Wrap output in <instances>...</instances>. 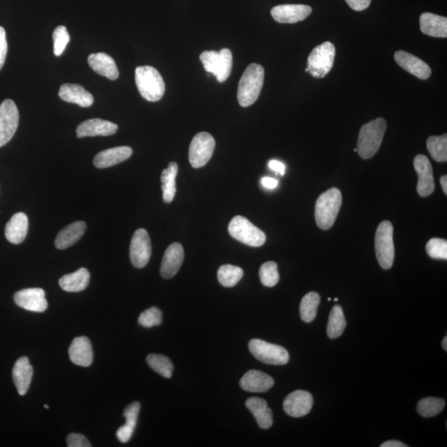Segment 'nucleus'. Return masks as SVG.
Segmentation results:
<instances>
[{"label":"nucleus","instance_id":"1","mask_svg":"<svg viewBox=\"0 0 447 447\" xmlns=\"http://www.w3.org/2000/svg\"><path fill=\"white\" fill-rule=\"evenodd\" d=\"M264 82L263 66L252 63L248 66L238 86L237 98L242 107H248L259 99Z\"/></svg>","mask_w":447,"mask_h":447},{"label":"nucleus","instance_id":"2","mask_svg":"<svg viewBox=\"0 0 447 447\" xmlns=\"http://www.w3.org/2000/svg\"><path fill=\"white\" fill-rule=\"evenodd\" d=\"M387 123L378 118L365 123L361 128L357 142V152L362 158H373L382 144Z\"/></svg>","mask_w":447,"mask_h":447},{"label":"nucleus","instance_id":"3","mask_svg":"<svg viewBox=\"0 0 447 447\" xmlns=\"http://www.w3.org/2000/svg\"><path fill=\"white\" fill-rule=\"evenodd\" d=\"M136 86L140 95L150 103H156L165 93V83L158 70L150 66H139L135 70Z\"/></svg>","mask_w":447,"mask_h":447},{"label":"nucleus","instance_id":"4","mask_svg":"<svg viewBox=\"0 0 447 447\" xmlns=\"http://www.w3.org/2000/svg\"><path fill=\"white\" fill-rule=\"evenodd\" d=\"M342 204V195L338 188H331L318 197L315 209L317 227L327 230L333 227Z\"/></svg>","mask_w":447,"mask_h":447},{"label":"nucleus","instance_id":"5","mask_svg":"<svg viewBox=\"0 0 447 447\" xmlns=\"http://www.w3.org/2000/svg\"><path fill=\"white\" fill-rule=\"evenodd\" d=\"M393 228L391 221L380 223L375 234V252L378 262L384 269L391 268L395 249L393 240Z\"/></svg>","mask_w":447,"mask_h":447},{"label":"nucleus","instance_id":"6","mask_svg":"<svg viewBox=\"0 0 447 447\" xmlns=\"http://www.w3.org/2000/svg\"><path fill=\"white\" fill-rule=\"evenodd\" d=\"M335 47L333 43L325 42L310 53L306 72L313 77L324 78L333 68Z\"/></svg>","mask_w":447,"mask_h":447},{"label":"nucleus","instance_id":"7","mask_svg":"<svg viewBox=\"0 0 447 447\" xmlns=\"http://www.w3.org/2000/svg\"><path fill=\"white\" fill-rule=\"evenodd\" d=\"M228 229L230 236L249 246L260 247L266 241V236L262 230L241 215L234 216Z\"/></svg>","mask_w":447,"mask_h":447},{"label":"nucleus","instance_id":"8","mask_svg":"<svg viewBox=\"0 0 447 447\" xmlns=\"http://www.w3.org/2000/svg\"><path fill=\"white\" fill-rule=\"evenodd\" d=\"M249 349L252 355L264 364L283 365L289 361V354L285 348L263 340H251Z\"/></svg>","mask_w":447,"mask_h":447},{"label":"nucleus","instance_id":"9","mask_svg":"<svg viewBox=\"0 0 447 447\" xmlns=\"http://www.w3.org/2000/svg\"><path fill=\"white\" fill-rule=\"evenodd\" d=\"M215 141L206 132H199L194 137L189 149V161L194 168L204 167L213 155Z\"/></svg>","mask_w":447,"mask_h":447},{"label":"nucleus","instance_id":"10","mask_svg":"<svg viewBox=\"0 0 447 447\" xmlns=\"http://www.w3.org/2000/svg\"><path fill=\"white\" fill-rule=\"evenodd\" d=\"M20 122V113L12 100L0 104V148L6 145L15 135Z\"/></svg>","mask_w":447,"mask_h":447},{"label":"nucleus","instance_id":"11","mask_svg":"<svg viewBox=\"0 0 447 447\" xmlns=\"http://www.w3.org/2000/svg\"><path fill=\"white\" fill-rule=\"evenodd\" d=\"M151 254V241L147 230L137 229L132 237L130 248L132 264L137 268H144L149 264Z\"/></svg>","mask_w":447,"mask_h":447},{"label":"nucleus","instance_id":"12","mask_svg":"<svg viewBox=\"0 0 447 447\" xmlns=\"http://www.w3.org/2000/svg\"><path fill=\"white\" fill-rule=\"evenodd\" d=\"M414 166L418 175L417 191L422 197L430 196L435 190V181L432 175L430 161L425 155H418L414 160Z\"/></svg>","mask_w":447,"mask_h":447},{"label":"nucleus","instance_id":"13","mask_svg":"<svg viewBox=\"0 0 447 447\" xmlns=\"http://www.w3.org/2000/svg\"><path fill=\"white\" fill-rule=\"evenodd\" d=\"M312 7L305 4H282L272 8L273 20L280 24H296L311 15Z\"/></svg>","mask_w":447,"mask_h":447},{"label":"nucleus","instance_id":"14","mask_svg":"<svg viewBox=\"0 0 447 447\" xmlns=\"http://www.w3.org/2000/svg\"><path fill=\"white\" fill-rule=\"evenodd\" d=\"M313 397L311 393L304 391H296L287 395L283 402V409L293 418H302L311 411Z\"/></svg>","mask_w":447,"mask_h":447},{"label":"nucleus","instance_id":"15","mask_svg":"<svg viewBox=\"0 0 447 447\" xmlns=\"http://www.w3.org/2000/svg\"><path fill=\"white\" fill-rule=\"evenodd\" d=\"M15 302L17 306L33 312H45L48 307L45 291L38 287L17 291Z\"/></svg>","mask_w":447,"mask_h":447},{"label":"nucleus","instance_id":"16","mask_svg":"<svg viewBox=\"0 0 447 447\" xmlns=\"http://www.w3.org/2000/svg\"><path fill=\"white\" fill-rule=\"evenodd\" d=\"M184 260V250L180 243L168 246L162 260L160 273L166 280L174 278L179 273Z\"/></svg>","mask_w":447,"mask_h":447},{"label":"nucleus","instance_id":"17","mask_svg":"<svg viewBox=\"0 0 447 447\" xmlns=\"http://www.w3.org/2000/svg\"><path fill=\"white\" fill-rule=\"evenodd\" d=\"M395 59L398 66L407 72L421 79L431 77L432 69L425 61L411 53L404 51H397Z\"/></svg>","mask_w":447,"mask_h":447},{"label":"nucleus","instance_id":"18","mask_svg":"<svg viewBox=\"0 0 447 447\" xmlns=\"http://www.w3.org/2000/svg\"><path fill=\"white\" fill-rule=\"evenodd\" d=\"M118 130V126L101 119H91L84 121L77 128L79 139L86 137L110 136Z\"/></svg>","mask_w":447,"mask_h":447},{"label":"nucleus","instance_id":"19","mask_svg":"<svg viewBox=\"0 0 447 447\" xmlns=\"http://www.w3.org/2000/svg\"><path fill=\"white\" fill-rule=\"evenodd\" d=\"M60 98L66 103L77 104L81 107H90L94 103V97L78 84H63L59 92Z\"/></svg>","mask_w":447,"mask_h":447},{"label":"nucleus","instance_id":"20","mask_svg":"<svg viewBox=\"0 0 447 447\" xmlns=\"http://www.w3.org/2000/svg\"><path fill=\"white\" fill-rule=\"evenodd\" d=\"M240 384L245 391L265 393L273 386L274 380L271 376L262 371L252 370L243 376Z\"/></svg>","mask_w":447,"mask_h":447},{"label":"nucleus","instance_id":"21","mask_svg":"<svg viewBox=\"0 0 447 447\" xmlns=\"http://www.w3.org/2000/svg\"><path fill=\"white\" fill-rule=\"evenodd\" d=\"M69 357L75 365L90 366L94 357L90 340L86 336L75 338L69 347Z\"/></svg>","mask_w":447,"mask_h":447},{"label":"nucleus","instance_id":"22","mask_svg":"<svg viewBox=\"0 0 447 447\" xmlns=\"http://www.w3.org/2000/svg\"><path fill=\"white\" fill-rule=\"evenodd\" d=\"M33 376V369L28 358L21 357L13 369V379L20 395L24 396L29 391Z\"/></svg>","mask_w":447,"mask_h":447},{"label":"nucleus","instance_id":"23","mask_svg":"<svg viewBox=\"0 0 447 447\" xmlns=\"http://www.w3.org/2000/svg\"><path fill=\"white\" fill-rule=\"evenodd\" d=\"M88 64L91 68L100 76L109 79H117L119 76V70L112 56L104 52L94 53L88 57Z\"/></svg>","mask_w":447,"mask_h":447},{"label":"nucleus","instance_id":"24","mask_svg":"<svg viewBox=\"0 0 447 447\" xmlns=\"http://www.w3.org/2000/svg\"><path fill=\"white\" fill-rule=\"evenodd\" d=\"M29 230L28 216L23 212H17L13 215L6 225V237L8 242L13 245H20L25 240Z\"/></svg>","mask_w":447,"mask_h":447},{"label":"nucleus","instance_id":"25","mask_svg":"<svg viewBox=\"0 0 447 447\" xmlns=\"http://www.w3.org/2000/svg\"><path fill=\"white\" fill-rule=\"evenodd\" d=\"M132 149L128 146H121L101 151L94 158V165L97 168L110 167L131 157Z\"/></svg>","mask_w":447,"mask_h":447},{"label":"nucleus","instance_id":"26","mask_svg":"<svg viewBox=\"0 0 447 447\" xmlns=\"http://www.w3.org/2000/svg\"><path fill=\"white\" fill-rule=\"evenodd\" d=\"M422 33L433 38H447V19L446 17L424 13L420 17Z\"/></svg>","mask_w":447,"mask_h":447},{"label":"nucleus","instance_id":"27","mask_svg":"<svg viewBox=\"0 0 447 447\" xmlns=\"http://www.w3.org/2000/svg\"><path fill=\"white\" fill-rule=\"evenodd\" d=\"M86 229L84 221H77L68 225L57 234L55 246L59 250H66L75 245L81 238Z\"/></svg>","mask_w":447,"mask_h":447},{"label":"nucleus","instance_id":"28","mask_svg":"<svg viewBox=\"0 0 447 447\" xmlns=\"http://www.w3.org/2000/svg\"><path fill=\"white\" fill-rule=\"evenodd\" d=\"M90 272L85 268L77 270L73 273L66 274L59 280L61 289L68 293H79L85 290L89 285Z\"/></svg>","mask_w":447,"mask_h":447},{"label":"nucleus","instance_id":"29","mask_svg":"<svg viewBox=\"0 0 447 447\" xmlns=\"http://www.w3.org/2000/svg\"><path fill=\"white\" fill-rule=\"evenodd\" d=\"M247 409L254 415L257 423L262 429H268L273 425L272 410L268 407L267 402L259 397H250L245 402Z\"/></svg>","mask_w":447,"mask_h":447},{"label":"nucleus","instance_id":"30","mask_svg":"<svg viewBox=\"0 0 447 447\" xmlns=\"http://www.w3.org/2000/svg\"><path fill=\"white\" fill-rule=\"evenodd\" d=\"M141 405L139 402H134L128 404L125 411H123V417L126 419V423L123 426L119 427L116 432V436L119 441L122 444H126L131 439L132 433L137 425Z\"/></svg>","mask_w":447,"mask_h":447},{"label":"nucleus","instance_id":"31","mask_svg":"<svg viewBox=\"0 0 447 447\" xmlns=\"http://www.w3.org/2000/svg\"><path fill=\"white\" fill-rule=\"evenodd\" d=\"M179 172L178 163L172 162L167 168L163 170L161 175L162 199L165 203L174 201L176 188V178Z\"/></svg>","mask_w":447,"mask_h":447},{"label":"nucleus","instance_id":"32","mask_svg":"<svg viewBox=\"0 0 447 447\" xmlns=\"http://www.w3.org/2000/svg\"><path fill=\"white\" fill-rule=\"evenodd\" d=\"M320 303L321 296L316 291H310L303 296L300 304V315L303 321L310 323L315 319Z\"/></svg>","mask_w":447,"mask_h":447},{"label":"nucleus","instance_id":"33","mask_svg":"<svg viewBox=\"0 0 447 447\" xmlns=\"http://www.w3.org/2000/svg\"><path fill=\"white\" fill-rule=\"evenodd\" d=\"M345 326H347V321H345L343 309L340 305H335L330 313L327 335L331 339L338 338L343 334Z\"/></svg>","mask_w":447,"mask_h":447},{"label":"nucleus","instance_id":"34","mask_svg":"<svg viewBox=\"0 0 447 447\" xmlns=\"http://www.w3.org/2000/svg\"><path fill=\"white\" fill-rule=\"evenodd\" d=\"M446 402L440 397H428L423 398L418 404V414L423 418H432L441 414L445 408Z\"/></svg>","mask_w":447,"mask_h":447},{"label":"nucleus","instance_id":"35","mask_svg":"<svg viewBox=\"0 0 447 447\" xmlns=\"http://www.w3.org/2000/svg\"><path fill=\"white\" fill-rule=\"evenodd\" d=\"M218 280L221 285L225 287L236 286L243 276V269L232 264H225L221 266L218 273Z\"/></svg>","mask_w":447,"mask_h":447},{"label":"nucleus","instance_id":"36","mask_svg":"<svg viewBox=\"0 0 447 447\" xmlns=\"http://www.w3.org/2000/svg\"><path fill=\"white\" fill-rule=\"evenodd\" d=\"M429 153L437 162L447 161V135L432 136L427 141Z\"/></svg>","mask_w":447,"mask_h":447},{"label":"nucleus","instance_id":"37","mask_svg":"<svg viewBox=\"0 0 447 447\" xmlns=\"http://www.w3.org/2000/svg\"><path fill=\"white\" fill-rule=\"evenodd\" d=\"M147 363L150 368H152L156 373L162 377L170 379L174 371V365L169 358L158 354H151L148 356Z\"/></svg>","mask_w":447,"mask_h":447},{"label":"nucleus","instance_id":"38","mask_svg":"<svg viewBox=\"0 0 447 447\" xmlns=\"http://www.w3.org/2000/svg\"><path fill=\"white\" fill-rule=\"evenodd\" d=\"M261 282L265 287H273L280 281V273L278 271V265L273 261L264 263L259 269Z\"/></svg>","mask_w":447,"mask_h":447},{"label":"nucleus","instance_id":"39","mask_svg":"<svg viewBox=\"0 0 447 447\" xmlns=\"http://www.w3.org/2000/svg\"><path fill=\"white\" fill-rule=\"evenodd\" d=\"M220 54V68L216 79L220 83H222L229 78L232 73L233 65L232 52L228 48H223L219 52Z\"/></svg>","mask_w":447,"mask_h":447},{"label":"nucleus","instance_id":"40","mask_svg":"<svg viewBox=\"0 0 447 447\" xmlns=\"http://www.w3.org/2000/svg\"><path fill=\"white\" fill-rule=\"evenodd\" d=\"M426 250L432 259H447V241L444 238H431L427 243Z\"/></svg>","mask_w":447,"mask_h":447},{"label":"nucleus","instance_id":"41","mask_svg":"<svg viewBox=\"0 0 447 447\" xmlns=\"http://www.w3.org/2000/svg\"><path fill=\"white\" fill-rule=\"evenodd\" d=\"M53 46H54V54L59 56L64 52L66 47L70 42V35L65 26H57L52 34Z\"/></svg>","mask_w":447,"mask_h":447},{"label":"nucleus","instance_id":"42","mask_svg":"<svg viewBox=\"0 0 447 447\" xmlns=\"http://www.w3.org/2000/svg\"><path fill=\"white\" fill-rule=\"evenodd\" d=\"M162 321V313L161 310L153 307L140 314L139 317V323L141 326L149 328V327L156 326L161 325Z\"/></svg>","mask_w":447,"mask_h":447},{"label":"nucleus","instance_id":"43","mask_svg":"<svg viewBox=\"0 0 447 447\" xmlns=\"http://www.w3.org/2000/svg\"><path fill=\"white\" fill-rule=\"evenodd\" d=\"M200 60L207 73H212L218 77L220 68V54L215 51L203 52Z\"/></svg>","mask_w":447,"mask_h":447},{"label":"nucleus","instance_id":"44","mask_svg":"<svg viewBox=\"0 0 447 447\" xmlns=\"http://www.w3.org/2000/svg\"><path fill=\"white\" fill-rule=\"evenodd\" d=\"M66 444L69 447H91L90 441L87 438L79 433H72L68 437Z\"/></svg>","mask_w":447,"mask_h":447},{"label":"nucleus","instance_id":"45","mask_svg":"<svg viewBox=\"0 0 447 447\" xmlns=\"http://www.w3.org/2000/svg\"><path fill=\"white\" fill-rule=\"evenodd\" d=\"M8 53V43L6 39V30L0 26V70L2 69Z\"/></svg>","mask_w":447,"mask_h":447},{"label":"nucleus","instance_id":"46","mask_svg":"<svg viewBox=\"0 0 447 447\" xmlns=\"http://www.w3.org/2000/svg\"><path fill=\"white\" fill-rule=\"evenodd\" d=\"M349 8L355 11H363L370 6L371 0H345Z\"/></svg>","mask_w":447,"mask_h":447},{"label":"nucleus","instance_id":"47","mask_svg":"<svg viewBox=\"0 0 447 447\" xmlns=\"http://www.w3.org/2000/svg\"><path fill=\"white\" fill-rule=\"evenodd\" d=\"M268 166L273 171L278 172V174H280L282 176L285 174L286 167L285 165H283V163H282L281 162L272 160L269 162Z\"/></svg>","mask_w":447,"mask_h":447},{"label":"nucleus","instance_id":"48","mask_svg":"<svg viewBox=\"0 0 447 447\" xmlns=\"http://www.w3.org/2000/svg\"><path fill=\"white\" fill-rule=\"evenodd\" d=\"M261 181H262L264 187L267 189H275L278 185V180L268 178V176H265Z\"/></svg>","mask_w":447,"mask_h":447},{"label":"nucleus","instance_id":"49","mask_svg":"<svg viewBox=\"0 0 447 447\" xmlns=\"http://www.w3.org/2000/svg\"><path fill=\"white\" fill-rule=\"evenodd\" d=\"M408 446L405 445L404 444H402V442L400 441H385L382 445H380V447H407Z\"/></svg>","mask_w":447,"mask_h":447},{"label":"nucleus","instance_id":"50","mask_svg":"<svg viewBox=\"0 0 447 447\" xmlns=\"http://www.w3.org/2000/svg\"><path fill=\"white\" fill-rule=\"evenodd\" d=\"M440 183L441 185L442 190H444V193L447 194V176L446 175L442 176L440 179Z\"/></svg>","mask_w":447,"mask_h":447},{"label":"nucleus","instance_id":"51","mask_svg":"<svg viewBox=\"0 0 447 447\" xmlns=\"http://www.w3.org/2000/svg\"><path fill=\"white\" fill-rule=\"evenodd\" d=\"M442 348L447 351V338L445 336L444 340H442Z\"/></svg>","mask_w":447,"mask_h":447},{"label":"nucleus","instance_id":"52","mask_svg":"<svg viewBox=\"0 0 447 447\" xmlns=\"http://www.w3.org/2000/svg\"><path fill=\"white\" fill-rule=\"evenodd\" d=\"M44 408H45V409H50V406H48V405L45 404V405H44Z\"/></svg>","mask_w":447,"mask_h":447},{"label":"nucleus","instance_id":"53","mask_svg":"<svg viewBox=\"0 0 447 447\" xmlns=\"http://www.w3.org/2000/svg\"><path fill=\"white\" fill-rule=\"evenodd\" d=\"M334 301H335V302H338V298H335Z\"/></svg>","mask_w":447,"mask_h":447}]
</instances>
